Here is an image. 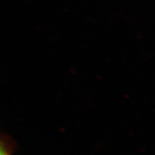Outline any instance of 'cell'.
<instances>
[{
    "mask_svg": "<svg viewBox=\"0 0 155 155\" xmlns=\"http://www.w3.org/2000/svg\"><path fill=\"white\" fill-rule=\"evenodd\" d=\"M1 155H7V153H6V152H4V151H3V150H2V152H1Z\"/></svg>",
    "mask_w": 155,
    "mask_h": 155,
    "instance_id": "6da1fadb",
    "label": "cell"
}]
</instances>
